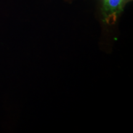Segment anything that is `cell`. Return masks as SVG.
<instances>
[{
	"instance_id": "obj_1",
	"label": "cell",
	"mask_w": 133,
	"mask_h": 133,
	"mask_svg": "<svg viewBox=\"0 0 133 133\" xmlns=\"http://www.w3.org/2000/svg\"><path fill=\"white\" fill-rule=\"evenodd\" d=\"M123 0H105L104 9L107 12H116L120 9Z\"/></svg>"
}]
</instances>
